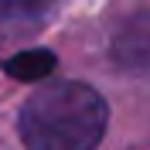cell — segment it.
Returning a JSON list of instances; mask_svg holds the SVG:
<instances>
[{"label":"cell","instance_id":"1","mask_svg":"<svg viewBox=\"0 0 150 150\" xmlns=\"http://www.w3.org/2000/svg\"><path fill=\"white\" fill-rule=\"evenodd\" d=\"M106 99L85 82H51L21 109V140L28 150H96L106 133Z\"/></svg>","mask_w":150,"mask_h":150},{"label":"cell","instance_id":"2","mask_svg":"<svg viewBox=\"0 0 150 150\" xmlns=\"http://www.w3.org/2000/svg\"><path fill=\"white\" fill-rule=\"evenodd\" d=\"M58 0H0V41L41 28Z\"/></svg>","mask_w":150,"mask_h":150},{"label":"cell","instance_id":"3","mask_svg":"<svg viewBox=\"0 0 150 150\" xmlns=\"http://www.w3.org/2000/svg\"><path fill=\"white\" fill-rule=\"evenodd\" d=\"M116 58L133 68H150V17H137L116 38Z\"/></svg>","mask_w":150,"mask_h":150},{"label":"cell","instance_id":"4","mask_svg":"<svg viewBox=\"0 0 150 150\" xmlns=\"http://www.w3.org/2000/svg\"><path fill=\"white\" fill-rule=\"evenodd\" d=\"M4 68H7V75H14V79H21V82H34V79H45V75L55 68V55L45 51V48L21 51V55L7 58Z\"/></svg>","mask_w":150,"mask_h":150}]
</instances>
